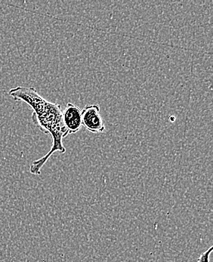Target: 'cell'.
I'll return each instance as SVG.
<instances>
[{"label":"cell","instance_id":"1","mask_svg":"<svg viewBox=\"0 0 213 262\" xmlns=\"http://www.w3.org/2000/svg\"><path fill=\"white\" fill-rule=\"evenodd\" d=\"M9 95L15 101H23L33 109L32 120L44 134L50 135L52 145L47 155L35 160L30 166V172L39 176L46 162L55 152L65 154L66 148L62 140L68 136L62 120L61 106L42 98L33 87L17 86L11 89Z\"/></svg>","mask_w":213,"mask_h":262},{"label":"cell","instance_id":"3","mask_svg":"<svg viewBox=\"0 0 213 262\" xmlns=\"http://www.w3.org/2000/svg\"><path fill=\"white\" fill-rule=\"evenodd\" d=\"M62 120L68 135L77 133L82 126L80 108L72 103H68L62 111Z\"/></svg>","mask_w":213,"mask_h":262},{"label":"cell","instance_id":"4","mask_svg":"<svg viewBox=\"0 0 213 262\" xmlns=\"http://www.w3.org/2000/svg\"><path fill=\"white\" fill-rule=\"evenodd\" d=\"M213 247L211 246L207 250L200 254V257H199L198 259V262H209V256H210Z\"/></svg>","mask_w":213,"mask_h":262},{"label":"cell","instance_id":"2","mask_svg":"<svg viewBox=\"0 0 213 262\" xmlns=\"http://www.w3.org/2000/svg\"><path fill=\"white\" fill-rule=\"evenodd\" d=\"M82 125L92 133H103L105 125L101 115V110L98 104H89L81 111Z\"/></svg>","mask_w":213,"mask_h":262}]
</instances>
